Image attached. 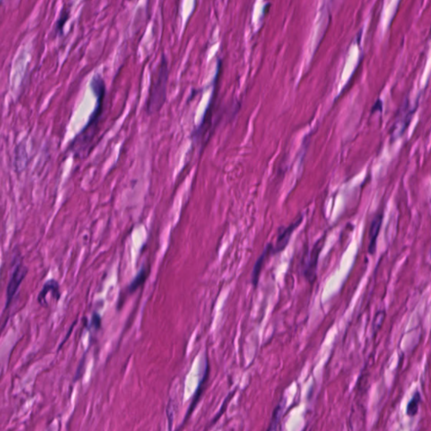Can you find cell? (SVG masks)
Instances as JSON below:
<instances>
[{"mask_svg": "<svg viewBox=\"0 0 431 431\" xmlns=\"http://www.w3.org/2000/svg\"><path fill=\"white\" fill-rule=\"evenodd\" d=\"M168 79V62L166 58H163L158 68L156 78H154L152 82L149 97L147 103V110L149 114H154L163 107L166 100Z\"/></svg>", "mask_w": 431, "mask_h": 431, "instance_id": "1", "label": "cell"}, {"mask_svg": "<svg viewBox=\"0 0 431 431\" xmlns=\"http://www.w3.org/2000/svg\"><path fill=\"white\" fill-rule=\"evenodd\" d=\"M415 110L416 108H409L408 104H405V105H403V108L399 110V116L391 129V139L392 142L399 139L406 129L408 128Z\"/></svg>", "mask_w": 431, "mask_h": 431, "instance_id": "2", "label": "cell"}, {"mask_svg": "<svg viewBox=\"0 0 431 431\" xmlns=\"http://www.w3.org/2000/svg\"><path fill=\"white\" fill-rule=\"evenodd\" d=\"M324 238H322L315 243L314 247L312 248V250H311L307 263L304 265L303 275L310 283L314 282L317 277V261H318L320 252L324 246Z\"/></svg>", "mask_w": 431, "mask_h": 431, "instance_id": "3", "label": "cell"}, {"mask_svg": "<svg viewBox=\"0 0 431 431\" xmlns=\"http://www.w3.org/2000/svg\"><path fill=\"white\" fill-rule=\"evenodd\" d=\"M303 219V216H300L298 218H296V221L290 224L289 226L280 228V230L278 232L275 245L273 246L272 248V254H279L287 248V245L289 243L291 235L293 234L294 231L298 228L299 225L302 223Z\"/></svg>", "mask_w": 431, "mask_h": 431, "instance_id": "4", "label": "cell"}, {"mask_svg": "<svg viewBox=\"0 0 431 431\" xmlns=\"http://www.w3.org/2000/svg\"><path fill=\"white\" fill-rule=\"evenodd\" d=\"M27 273H28V269L24 266L23 264L21 263L19 264L16 268H15V270H14L11 279H10V283L8 285L7 304L6 305H10L12 299H13L17 291L19 289L21 282H23L24 279L26 277V275H27Z\"/></svg>", "mask_w": 431, "mask_h": 431, "instance_id": "5", "label": "cell"}, {"mask_svg": "<svg viewBox=\"0 0 431 431\" xmlns=\"http://www.w3.org/2000/svg\"><path fill=\"white\" fill-rule=\"evenodd\" d=\"M28 164V154L26 146L24 142L17 145L14 149V166L17 173H22Z\"/></svg>", "mask_w": 431, "mask_h": 431, "instance_id": "6", "label": "cell"}, {"mask_svg": "<svg viewBox=\"0 0 431 431\" xmlns=\"http://www.w3.org/2000/svg\"><path fill=\"white\" fill-rule=\"evenodd\" d=\"M382 217L383 214L376 215V217L373 218L372 221L371 223V228H370V243H369L368 252L369 254H374L377 250V240H378V237L380 233L381 227L382 224Z\"/></svg>", "mask_w": 431, "mask_h": 431, "instance_id": "7", "label": "cell"}, {"mask_svg": "<svg viewBox=\"0 0 431 431\" xmlns=\"http://www.w3.org/2000/svg\"><path fill=\"white\" fill-rule=\"evenodd\" d=\"M272 243H269L266 246L265 250H264L263 253L261 254L260 256L259 257V259H257L256 262L254 264L253 272H252V283H253L254 287H257L258 282H259V275H260L261 270H262V267H263L264 263L266 262L267 257L270 254H272Z\"/></svg>", "mask_w": 431, "mask_h": 431, "instance_id": "8", "label": "cell"}, {"mask_svg": "<svg viewBox=\"0 0 431 431\" xmlns=\"http://www.w3.org/2000/svg\"><path fill=\"white\" fill-rule=\"evenodd\" d=\"M58 290H59V284L57 280H50L46 282V284L44 285V287L38 295V303H40L42 307L47 308L48 307L47 303V294L50 293L51 291H58Z\"/></svg>", "mask_w": 431, "mask_h": 431, "instance_id": "9", "label": "cell"}, {"mask_svg": "<svg viewBox=\"0 0 431 431\" xmlns=\"http://www.w3.org/2000/svg\"><path fill=\"white\" fill-rule=\"evenodd\" d=\"M208 373H209V365L208 364L207 369H205V374H204V377H203L202 379L200 381V384H199L198 388L196 389V393H195V396H194L193 402L191 403V407H190L189 409H188V412H187V415H185L184 421L182 423V426L184 425V422H186L187 420H188V419H189L190 415H191V413L193 412L194 408L196 407V403H197L199 399H200V397H201V392H202L203 385L205 383V381L208 380Z\"/></svg>", "mask_w": 431, "mask_h": 431, "instance_id": "10", "label": "cell"}, {"mask_svg": "<svg viewBox=\"0 0 431 431\" xmlns=\"http://www.w3.org/2000/svg\"><path fill=\"white\" fill-rule=\"evenodd\" d=\"M285 406H286V401L284 400V403H283V400H282V403H278L277 406L275 407L272 414V418H271L268 430H275V429H277L280 419H282V411L284 409Z\"/></svg>", "mask_w": 431, "mask_h": 431, "instance_id": "11", "label": "cell"}, {"mask_svg": "<svg viewBox=\"0 0 431 431\" xmlns=\"http://www.w3.org/2000/svg\"><path fill=\"white\" fill-rule=\"evenodd\" d=\"M420 402H421V396H420V391H416L415 394L413 395L412 399H411L410 401L408 402V406H407L406 413L409 417H414L417 415Z\"/></svg>", "mask_w": 431, "mask_h": 431, "instance_id": "12", "label": "cell"}, {"mask_svg": "<svg viewBox=\"0 0 431 431\" xmlns=\"http://www.w3.org/2000/svg\"><path fill=\"white\" fill-rule=\"evenodd\" d=\"M147 274H148V270L147 268L143 267V268L141 269V271H139L138 275H136V277L129 285V291L133 292V291L138 289V287H141L147 279Z\"/></svg>", "mask_w": 431, "mask_h": 431, "instance_id": "13", "label": "cell"}, {"mask_svg": "<svg viewBox=\"0 0 431 431\" xmlns=\"http://www.w3.org/2000/svg\"><path fill=\"white\" fill-rule=\"evenodd\" d=\"M69 18V11L67 9H63L61 12L59 20L57 21L56 25H55V34L56 35H63V29L65 26L66 22Z\"/></svg>", "mask_w": 431, "mask_h": 431, "instance_id": "14", "label": "cell"}, {"mask_svg": "<svg viewBox=\"0 0 431 431\" xmlns=\"http://www.w3.org/2000/svg\"><path fill=\"white\" fill-rule=\"evenodd\" d=\"M384 316V311H380V312H378V314L375 317V320H378V322H373V330L378 331V329H380L381 326H382V322H383V320L385 318Z\"/></svg>", "mask_w": 431, "mask_h": 431, "instance_id": "15", "label": "cell"}, {"mask_svg": "<svg viewBox=\"0 0 431 431\" xmlns=\"http://www.w3.org/2000/svg\"><path fill=\"white\" fill-rule=\"evenodd\" d=\"M91 324L93 325L96 329H99L101 327V320L100 315L97 313H93V317H92V322Z\"/></svg>", "mask_w": 431, "mask_h": 431, "instance_id": "16", "label": "cell"}, {"mask_svg": "<svg viewBox=\"0 0 431 431\" xmlns=\"http://www.w3.org/2000/svg\"><path fill=\"white\" fill-rule=\"evenodd\" d=\"M126 1H130V0H126Z\"/></svg>", "mask_w": 431, "mask_h": 431, "instance_id": "17", "label": "cell"}]
</instances>
